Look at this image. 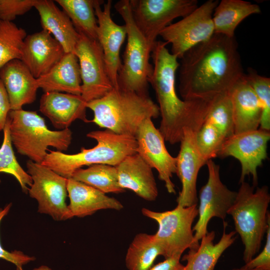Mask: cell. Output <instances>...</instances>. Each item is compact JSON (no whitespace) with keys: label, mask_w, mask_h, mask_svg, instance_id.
<instances>
[{"label":"cell","mask_w":270,"mask_h":270,"mask_svg":"<svg viewBox=\"0 0 270 270\" xmlns=\"http://www.w3.org/2000/svg\"><path fill=\"white\" fill-rule=\"evenodd\" d=\"M178 68L179 92L186 100L228 92L245 74L235 38L216 33L186 52Z\"/></svg>","instance_id":"cell-1"},{"label":"cell","mask_w":270,"mask_h":270,"mask_svg":"<svg viewBox=\"0 0 270 270\" xmlns=\"http://www.w3.org/2000/svg\"><path fill=\"white\" fill-rule=\"evenodd\" d=\"M167 43L156 41L150 57L154 64L149 84L155 92L161 116L158 128L165 141L174 144L180 142L184 128L204 122L212 98L183 100L176 90L178 58L166 48Z\"/></svg>","instance_id":"cell-2"},{"label":"cell","mask_w":270,"mask_h":270,"mask_svg":"<svg viewBox=\"0 0 270 270\" xmlns=\"http://www.w3.org/2000/svg\"><path fill=\"white\" fill-rule=\"evenodd\" d=\"M86 108L94 113L91 122L100 128L134 137L144 121L160 115L158 105L148 96L119 88L88 102Z\"/></svg>","instance_id":"cell-3"},{"label":"cell","mask_w":270,"mask_h":270,"mask_svg":"<svg viewBox=\"0 0 270 270\" xmlns=\"http://www.w3.org/2000/svg\"><path fill=\"white\" fill-rule=\"evenodd\" d=\"M86 136L95 140L96 145L89 149L82 148L80 152L70 154L48 149L41 164L69 178L82 166L96 164L116 166L127 156L136 153L134 136L118 134L106 129L92 131Z\"/></svg>","instance_id":"cell-4"},{"label":"cell","mask_w":270,"mask_h":270,"mask_svg":"<svg viewBox=\"0 0 270 270\" xmlns=\"http://www.w3.org/2000/svg\"><path fill=\"white\" fill-rule=\"evenodd\" d=\"M240 184L228 214L232 217L236 232L244 246L243 260L246 264L259 252L270 224V194L266 186L257 187L254 190V186L244 181Z\"/></svg>","instance_id":"cell-5"},{"label":"cell","mask_w":270,"mask_h":270,"mask_svg":"<svg viewBox=\"0 0 270 270\" xmlns=\"http://www.w3.org/2000/svg\"><path fill=\"white\" fill-rule=\"evenodd\" d=\"M8 119L12 144L18 153L34 162L41 164L49 146L62 152L71 144L72 132L70 128L49 130L44 118L35 111L11 110Z\"/></svg>","instance_id":"cell-6"},{"label":"cell","mask_w":270,"mask_h":270,"mask_svg":"<svg viewBox=\"0 0 270 270\" xmlns=\"http://www.w3.org/2000/svg\"><path fill=\"white\" fill-rule=\"evenodd\" d=\"M114 8L124 22L127 44L123 56V63L119 70V88L148 96L149 80L153 72L150 59L151 46L137 28L132 15L130 0H120Z\"/></svg>","instance_id":"cell-7"},{"label":"cell","mask_w":270,"mask_h":270,"mask_svg":"<svg viewBox=\"0 0 270 270\" xmlns=\"http://www.w3.org/2000/svg\"><path fill=\"white\" fill-rule=\"evenodd\" d=\"M142 214L156 221L158 230L154 234L165 258L181 257L187 249L196 250L200 245L194 238L192 224L198 216L197 205L184 207L179 205L170 210L156 212L142 209Z\"/></svg>","instance_id":"cell-8"},{"label":"cell","mask_w":270,"mask_h":270,"mask_svg":"<svg viewBox=\"0 0 270 270\" xmlns=\"http://www.w3.org/2000/svg\"><path fill=\"white\" fill-rule=\"evenodd\" d=\"M218 2L208 0L179 21L164 28L160 34L170 52L180 59L189 50L208 40L214 34L212 14Z\"/></svg>","instance_id":"cell-9"},{"label":"cell","mask_w":270,"mask_h":270,"mask_svg":"<svg viewBox=\"0 0 270 270\" xmlns=\"http://www.w3.org/2000/svg\"><path fill=\"white\" fill-rule=\"evenodd\" d=\"M27 173L32 184L28 192L38 203V212L50 216L56 221L72 218L66 203L67 179L41 164L29 160Z\"/></svg>","instance_id":"cell-10"},{"label":"cell","mask_w":270,"mask_h":270,"mask_svg":"<svg viewBox=\"0 0 270 270\" xmlns=\"http://www.w3.org/2000/svg\"><path fill=\"white\" fill-rule=\"evenodd\" d=\"M130 6L136 25L152 46L172 22L198 6L196 0H130Z\"/></svg>","instance_id":"cell-11"},{"label":"cell","mask_w":270,"mask_h":270,"mask_svg":"<svg viewBox=\"0 0 270 270\" xmlns=\"http://www.w3.org/2000/svg\"><path fill=\"white\" fill-rule=\"evenodd\" d=\"M74 53L78 58L82 80L81 96L86 102L100 98L114 86L98 40L79 34Z\"/></svg>","instance_id":"cell-12"},{"label":"cell","mask_w":270,"mask_h":270,"mask_svg":"<svg viewBox=\"0 0 270 270\" xmlns=\"http://www.w3.org/2000/svg\"><path fill=\"white\" fill-rule=\"evenodd\" d=\"M206 165L208 179L199 192L198 218L192 228L195 240L198 242L208 232V225L212 218H226L237 194V192L231 190L222 182L218 164L210 160Z\"/></svg>","instance_id":"cell-13"},{"label":"cell","mask_w":270,"mask_h":270,"mask_svg":"<svg viewBox=\"0 0 270 270\" xmlns=\"http://www.w3.org/2000/svg\"><path fill=\"white\" fill-rule=\"evenodd\" d=\"M270 132L260 128L234 134L224 142L218 156H232L237 159L242 168L240 183L246 176H251L254 186L258 184V168L268 156L267 148Z\"/></svg>","instance_id":"cell-14"},{"label":"cell","mask_w":270,"mask_h":270,"mask_svg":"<svg viewBox=\"0 0 270 270\" xmlns=\"http://www.w3.org/2000/svg\"><path fill=\"white\" fill-rule=\"evenodd\" d=\"M136 153L158 172L160 180L164 182L167 192L176 194L175 186L172 180L176 172V158L167 150L165 140L154 126L152 118H148L140 126L135 136Z\"/></svg>","instance_id":"cell-15"},{"label":"cell","mask_w":270,"mask_h":270,"mask_svg":"<svg viewBox=\"0 0 270 270\" xmlns=\"http://www.w3.org/2000/svg\"><path fill=\"white\" fill-rule=\"evenodd\" d=\"M203 124V123H202ZM202 124L184 128L176 158V172L182 190L176 199L177 205L184 207L197 205L196 182L198 172L206 162L200 154L196 143V136Z\"/></svg>","instance_id":"cell-16"},{"label":"cell","mask_w":270,"mask_h":270,"mask_svg":"<svg viewBox=\"0 0 270 270\" xmlns=\"http://www.w3.org/2000/svg\"><path fill=\"white\" fill-rule=\"evenodd\" d=\"M96 0L95 14L97 19V40L100 44L104 57L108 75L114 88H118V76L122 65L120 51L126 36L124 25L116 24L111 16L112 0Z\"/></svg>","instance_id":"cell-17"},{"label":"cell","mask_w":270,"mask_h":270,"mask_svg":"<svg viewBox=\"0 0 270 270\" xmlns=\"http://www.w3.org/2000/svg\"><path fill=\"white\" fill-rule=\"evenodd\" d=\"M65 52L60 44L47 31L27 35L20 60L36 78L46 74L62 58Z\"/></svg>","instance_id":"cell-18"},{"label":"cell","mask_w":270,"mask_h":270,"mask_svg":"<svg viewBox=\"0 0 270 270\" xmlns=\"http://www.w3.org/2000/svg\"><path fill=\"white\" fill-rule=\"evenodd\" d=\"M86 103L81 96L45 92L40 99V110L56 128L62 130L68 128L76 120L84 122H90L86 118Z\"/></svg>","instance_id":"cell-19"},{"label":"cell","mask_w":270,"mask_h":270,"mask_svg":"<svg viewBox=\"0 0 270 270\" xmlns=\"http://www.w3.org/2000/svg\"><path fill=\"white\" fill-rule=\"evenodd\" d=\"M0 80L8 94L11 110L22 109L34 102L39 88L36 78L20 60H14L0 68Z\"/></svg>","instance_id":"cell-20"},{"label":"cell","mask_w":270,"mask_h":270,"mask_svg":"<svg viewBox=\"0 0 270 270\" xmlns=\"http://www.w3.org/2000/svg\"><path fill=\"white\" fill-rule=\"evenodd\" d=\"M116 166L121 188L130 190L148 201L156 200L158 190L152 168L139 154L127 156Z\"/></svg>","instance_id":"cell-21"},{"label":"cell","mask_w":270,"mask_h":270,"mask_svg":"<svg viewBox=\"0 0 270 270\" xmlns=\"http://www.w3.org/2000/svg\"><path fill=\"white\" fill-rule=\"evenodd\" d=\"M228 93L232 108L234 134L258 130L262 116L261 107L245 74Z\"/></svg>","instance_id":"cell-22"},{"label":"cell","mask_w":270,"mask_h":270,"mask_svg":"<svg viewBox=\"0 0 270 270\" xmlns=\"http://www.w3.org/2000/svg\"><path fill=\"white\" fill-rule=\"evenodd\" d=\"M68 208L72 216L83 218L91 216L101 210H120L124 208L116 198L70 178L67 179Z\"/></svg>","instance_id":"cell-23"},{"label":"cell","mask_w":270,"mask_h":270,"mask_svg":"<svg viewBox=\"0 0 270 270\" xmlns=\"http://www.w3.org/2000/svg\"><path fill=\"white\" fill-rule=\"evenodd\" d=\"M34 8L40 15L42 30L53 36L66 53L74 52L79 34L66 12L51 0H36Z\"/></svg>","instance_id":"cell-24"},{"label":"cell","mask_w":270,"mask_h":270,"mask_svg":"<svg viewBox=\"0 0 270 270\" xmlns=\"http://www.w3.org/2000/svg\"><path fill=\"white\" fill-rule=\"evenodd\" d=\"M37 82L44 93L60 92L80 96L82 80L78 58L74 52L66 53L46 74L37 78Z\"/></svg>","instance_id":"cell-25"},{"label":"cell","mask_w":270,"mask_h":270,"mask_svg":"<svg viewBox=\"0 0 270 270\" xmlns=\"http://www.w3.org/2000/svg\"><path fill=\"white\" fill-rule=\"evenodd\" d=\"M223 223L222 234L216 244L214 242L215 232H208L201 238L198 248L196 250H189L183 256L182 260L187 262L183 270H214L222 254L236 238V232L226 233L228 224L224 221Z\"/></svg>","instance_id":"cell-26"},{"label":"cell","mask_w":270,"mask_h":270,"mask_svg":"<svg viewBox=\"0 0 270 270\" xmlns=\"http://www.w3.org/2000/svg\"><path fill=\"white\" fill-rule=\"evenodd\" d=\"M261 12L260 6L243 0H222L216 6L212 21L214 33L234 38L235 30L247 17Z\"/></svg>","instance_id":"cell-27"},{"label":"cell","mask_w":270,"mask_h":270,"mask_svg":"<svg viewBox=\"0 0 270 270\" xmlns=\"http://www.w3.org/2000/svg\"><path fill=\"white\" fill-rule=\"evenodd\" d=\"M159 256L162 252L154 234L140 233L128 248L126 265L128 270H149Z\"/></svg>","instance_id":"cell-28"},{"label":"cell","mask_w":270,"mask_h":270,"mask_svg":"<svg viewBox=\"0 0 270 270\" xmlns=\"http://www.w3.org/2000/svg\"><path fill=\"white\" fill-rule=\"evenodd\" d=\"M96 0H56L78 34L97 40L98 22L94 12Z\"/></svg>","instance_id":"cell-29"},{"label":"cell","mask_w":270,"mask_h":270,"mask_svg":"<svg viewBox=\"0 0 270 270\" xmlns=\"http://www.w3.org/2000/svg\"><path fill=\"white\" fill-rule=\"evenodd\" d=\"M71 178L106 194H118L125 190L119 185L116 166L104 164H94L86 168L76 170Z\"/></svg>","instance_id":"cell-30"},{"label":"cell","mask_w":270,"mask_h":270,"mask_svg":"<svg viewBox=\"0 0 270 270\" xmlns=\"http://www.w3.org/2000/svg\"><path fill=\"white\" fill-rule=\"evenodd\" d=\"M205 120L214 126L226 140L234 134L232 108L228 92L212 98Z\"/></svg>","instance_id":"cell-31"},{"label":"cell","mask_w":270,"mask_h":270,"mask_svg":"<svg viewBox=\"0 0 270 270\" xmlns=\"http://www.w3.org/2000/svg\"><path fill=\"white\" fill-rule=\"evenodd\" d=\"M26 30L12 22L0 20V68L14 60H20Z\"/></svg>","instance_id":"cell-32"},{"label":"cell","mask_w":270,"mask_h":270,"mask_svg":"<svg viewBox=\"0 0 270 270\" xmlns=\"http://www.w3.org/2000/svg\"><path fill=\"white\" fill-rule=\"evenodd\" d=\"M3 131L4 138L0 148V172L8 174L14 176L20 184L22 192L28 194L32 180L31 176L19 164L14 154L8 119Z\"/></svg>","instance_id":"cell-33"},{"label":"cell","mask_w":270,"mask_h":270,"mask_svg":"<svg viewBox=\"0 0 270 270\" xmlns=\"http://www.w3.org/2000/svg\"><path fill=\"white\" fill-rule=\"evenodd\" d=\"M246 78L253 89L260 104L262 116L260 128L270 130V78L250 70L245 74Z\"/></svg>","instance_id":"cell-34"},{"label":"cell","mask_w":270,"mask_h":270,"mask_svg":"<svg viewBox=\"0 0 270 270\" xmlns=\"http://www.w3.org/2000/svg\"><path fill=\"white\" fill-rule=\"evenodd\" d=\"M225 140L222 134L205 120L196 136V146L206 162L218 156Z\"/></svg>","instance_id":"cell-35"},{"label":"cell","mask_w":270,"mask_h":270,"mask_svg":"<svg viewBox=\"0 0 270 270\" xmlns=\"http://www.w3.org/2000/svg\"><path fill=\"white\" fill-rule=\"evenodd\" d=\"M36 0H0V20L12 22L34 7Z\"/></svg>","instance_id":"cell-36"},{"label":"cell","mask_w":270,"mask_h":270,"mask_svg":"<svg viewBox=\"0 0 270 270\" xmlns=\"http://www.w3.org/2000/svg\"><path fill=\"white\" fill-rule=\"evenodd\" d=\"M12 205V204L10 203L4 208H0V222L8 213ZM0 258L4 259L14 264L16 268V270H24L23 266L24 265L36 260L34 256L26 254L20 250H14L8 252L3 248L0 242Z\"/></svg>","instance_id":"cell-37"},{"label":"cell","mask_w":270,"mask_h":270,"mask_svg":"<svg viewBox=\"0 0 270 270\" xmlns=\"http://www.w3.org/2000/svg\"><path fill=\"white\" fill-rule=\"evenodd\" d=\"M266 241L264 246L260 254L242 266L247 269L263 268L270 270V224L266 232Z\"/></svg>","instance_id":"cell-38"},{"label":"cell","mask_w":270,"mask_h":270,"mask_svg":"<svg viewBox=\"0 0 270 270\" xmlns=\"http://www.w3.org/2000/svg\"><path fill=\"white\" fill-rule=\"evenodd\" d=\"M11 110L8 94L2 82L0 80V132L4 130L8 114Z\"/></svg>","instance_id":"cell-39"},{"label":"cell","mask_w":270,"mask_h":270,"mask_svg":"<svg viewBox=\"0 0 270 270\" xmlns=\"http://www.w3.org/2000/svg\"><path fill=\"white\" fill-rule=\"evenodd\" d=\"M180 257L174 256L152 266L149 270H183L184 265L180 262Z\"/></svg>","instance_id":"cell-40"},{"label":"cell","mask_w":270,"mask_h":270,"mask_svg":"<svg viewBox=\"0 0 270 270\" xmlns=\"http://www.w3.org/2000/svg\"><path fill=\"white\" fill-rule=\"evenodd\" d=\"M32 270H54L51 268L46 265H41L38 267L33 268Z\"/></svg>","instance_id":"cell-41"},{"label":"cell","mask_w":270,"mask_h":270,"mask_svg":"<svg viewBox=\"0 0 270 270\" xmlns=\"http://www.w3.org/2000/svg\"><path fill=\"white\" fill-rule=\"evenodd\" d=\"M232 270H267L263 268H254L252 269H247L243 268L242 266L238 268H234Z\"/></svg>","instance_id":"cell-42"}]
</instances>
